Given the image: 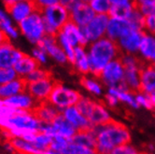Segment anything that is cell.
<instances>
[{
  "mask_svg": "<svg viewBox=\"0 0 155 154\" xmlns=\"http://www.w3.org/2000/svg\"><path fill=\"white\" fill-rule=\"evenodd\" d=\"M4 149H5V150L8 151V153H13V152L15 151V149H14V148H13V146H12V142H10L9 140L6 141V142L4 143Z\"/></svg>",
  "mask_w": 155,
  "mask_h": 154,
  "instance_id": "cell-48",
  "label": "cell"
},
{
  "mask_svg": "<svg viewBox=\"0 0 155 154\" xmlns=\"http://www.w3.org/2000/svg\"><path fill=\"white\" fill-rule=\"evenodd\" d=\"M89 5L95 15H108L110 10V0H90Z\"/></svg>",
  "mask_w": 155,
  "mask_h": 154,
  "instance_id": "cell-36",
  "label": "cell"
},
{
  "mask_svg": "<svg viewBox=\"0 0 155 154\" xmlns=\"http://www.w3.org/2000/svg\"><path fill=\"white\" fill-rule=\"evenodd\" d=\"M150 101H151L152 106H153V108L155 109V93L150 94Z\"/></svg>",
  "mask_w": 155,
  "mask_h": 154,
  "instance_id": "cell-51",
  "label": "cell"
},
{
  "mask_svg": "<svg viewBox=\"0 0 155 154\" xmlns=\"http://www.w3.org/2000/svg\"><path fill=\"white\" fill-rule=\"evenodd\" d=\"M30 55L35 59V61L38 64L39 67H44L49 63L50 57L48 56L47 52L41 49L39 46H34L31 50Z\"/></svg>",
  "mask_w": 155,
  "mask_h": 154,
  "instance_id": "cell-40",
  "label": "cell"
},
{
  "mask_svg": "<svg viewBox=\"0 0 155 154\" xmlns=\"http://www.w3.org/2000/svg\"><path fill=\"white\" fill-rule=\"evenodd\" d=\"M137 154H147V153H144V152H137Z\"/></svg>",
  "mask_w": 155,
  "mask_h": 154,
  "instance_id": "cell-52",
  "label": "cell"
},
{
  "mask_svg": "<svg viewBox=\"0 0 155 154\" xmlns=\"http://www.w3.org/2000/svg\"><path fill=\"white\" fill-rule=\"evenodd\" d=\"M143 31L144 33L155 36V15L145 17Z\"/></svg>",
  "mask_w": 155,
  "mask_h": 154,
  "instance_id": "cell-45",
  "label": "cell"
},
{
  "mask_svg": "<svg viewBox=\"0 0 155 154\" xmlns=\"http://www.w3.org/2000/svg\"><path fill=\"white\" fill-rule=\"evenodd\" d=\"M153 64V65H154V67H155V60H154V62H153L152 64Z\"/></svg>",
  "mask_w": 155,
  "mask_h": 154,
  "instance_id": "cell-53",
  "label": "cell"
},
{
  "mask_svg": "<svg viewBox=\"0 0 155 154\" xmlns=\"http://www.w3.org/2000/svg\"><path fill=\"white\" fill-rule=\"evenodd\" d=\"M74 69L82 76H87L91 74L90 62L88 58L86 47L79 46L75 48V56L74 61L71 64Z\"/></svg>",
  "mask_w": 155,
  "mask_h": 154,
  "instance_id": "cell-25",
  "label": "cell"
},
{
  "mask_svg": "<svg viewBox=\"0 0 155 154\" xmlns=\"http://www.w3.org/2000/svg\"><path fill=\"white\" fill-rule=\"evenodd\" d=\"M46 36L55 37L65 24L70 21L69 11L60 3L40 9Z\"/></svg>",
  "mask_w": 155,
  "mask_h": 154,
  "instance_id": "cell-5",
  "label": "cell"
},
{
  "mask_svg": "<svg viewBox=\"0 0 155 154\" xmlns=\"http://www.w3.org/2000/svg\"><path fill=\"white\" fill-rule=\"evenodd\" d=\"M61 114L77 130V132L91 130L93 128L88 119L79 110V108L76 106L65 108L61 112Z\"/></svg>",
  "mask_w": 155,
  "mask_h": 154,
  "instance_id": "cell-17",
  "label": "cell"
},
{
  "mask_svg": "<svg viewBox=\"0 0 155 154\" xmlns=\"http://www.w3.org/2000/svg\"><path fill=\"white\" fill-rule=\"evenodd\" d=\"M131 29L134 28L131 26L130 23L127 20H120L109 17L106 38H109L110 40L114 42H117L125 33H127Z\"/></svg>",
  "mask_w": 155,
  "mask_h": 154,
  "instance_id": "cell-21",
  "label": "cell"
},
{
  "mask_svg": "<svg viewBox=\"0 0 155 154\" xmlns=\"http://www.w3.org/2000/svg\"><path fill=\"white\" fill-rule=\"evenodd\" d=\"M34 113L36 114L37 118L41 123L48 124V123H51L59 116L61 112L56 107L53 106L51 103L47 101L38 104Z\"/></svg>",
  "mask_w": 155,
  "mask_h": 154,
  "instance_id": "cell-27",
  "label": "cell"
},
{
  "mask_svg": "<svg viewBox=\"0 0 155 154\" xmlns=\"http://www.w3.org/2000/svg\"><path fill=\"white\" fill-rule=\"evenodd\" d=\"M86 50L90 62L91 75L97 78L108 63L119 58L120 55L117 43L107 38L90 43Z\"/></svg>",
  "mask_w": 155,
  "mask_h": 154,
  "instance_id": "cell-3",
  "label": "cell"
},
{
  "mask_svg": "<svg viewBox=\"0 0 155 154\" xmlns=\"http://www.w3.org/2000/svg\"><path fill=\"white\" fill-rule=\"evenodd\" d=\"M15 149L21 154H42L43 151L38 150L32 142L24 140L23 138H12L9 140Z\"/></svg>",
  "mask_w": 155,
  "mask_h": 154,
  "instance_id": "cell-33",
  "label": "cell"
},
{
  "mask_svg": "<svg viewBox=\"0 0 155 154\" xmlns=\"http://www.w3.org/2000/svg\"><path fill=\"white\" fill-rule=\"evenodd\" d=\"M41 123L34 112L15 110L8 117L0 119V128L5 139L21 138L25 133H38Z\"/></svg>",
  "mask_w": 155,
  "mask_h": 154,
  "instance_id": "cell-2",
  "label": "cell"
},
{
  "mask_svg": "<svg viewBox=\"0 0 155 154\" xmlns=\"http://www.w3.org/2000/svg\"><path fill=\"white\" fill-rule=\"evenodd\" d=\"M0 30L8 41L17 40L21 37L17 25L13 23L6 8L2 7H0Z\"/></svg>",
  "mask_w": 155,
  "mask_h": 154,
  "instance_id": "cell-22",
  "label": "cell"
},
{
  "mask_svg": "<svg viewBox=\"0 0 155 154\" xmlns=\"http://www.w3.org/2000/svg\"><path fill=\"white\" fill-rule=\"evenodd\" d=\"M144 36V31L131 29L121 37L116 43L120 54H133L137 55L139 46Z\"/></svg>",
  "mask_w": 155,
  "mask_h": 154,
  "instance_id": "cell-12",
  "label": "cell"
},
{
  "mask_svg": "<svg viewBox=\"0 0 155 154\" xmlns=\"http://www.w3.org/2000/svg\"><path fill=\"white\" fill-rule=\"evenodd\" d=\"M62 154H96L95 150L93 149L86 148L74 143L71 139L68 140L64 146L60 150Z\"/></svg>",
  "mask_w": 155,
  "mask_h": 154,
  "instance_id": "cell-34",
  "label": "cell"
},
{
  "mask_svg": "<svg viewBox=\"0 0 155 154\" xmlns=\"http://www.w3.org/2000/svg\"><path fill=\"white\" fill-rule=\"evenodd\" d=\"M6 40H7V38H6L5 35L3 34V32L0 30V45H1L3 42H5Z\"/></svg>",
  "mask_w": 155,
  "mask_h": 154,
  "instance_id": "cell-50",
  "label": "cell"
},
{
  "mask_svg": "<svg viewBox=\"0 0 155 154\" xmlns=\"http://www.w3.org/2000/svg\"><path fill=\"white\" fill-rule=\"evenodd\" d=\"M60 3L69 11L70 21L81 28L86 26L95 16L86 0H60Z\"/></svg>",
  "mask_w": 155,
  "mask_h": 154,
  "instance_id": "cell-8",
  "label": "cell"
},
{
  "mask_svg": "<svg viewBox=\"0 0 155 154\" xmlns=\"http://www.w3.org/2000/svg\"><path fill=\"white\" fill-rule=\"evenodd\" d=\"M81 96L82 94L78 90L65 84L56 82L48 99V102L62 112L65 108L77 106Z\"/></svg>",
  "mask_w": 155,
  "mask_h": 154,
  "instance_id": "cell-7",
  "label": "cell"
},
{
  "mask_svg": "<svg viewBox=\"0 0 155 154\" xmlns=\"http://www.w3.org/2000/svg\"><path fill=\"white\" fill-rule=\"evenodd\" d=\"M95 136L96 154H109L115 148L128 144L131 141V133L126 125L117 120L92 128Z\"/></svg>",
  "mask_w": 155,
  "mask_h": 154,
  "instance_id": "cell-1",
  "label": "cell"
},
{
  "mask_svg": "<svg viewBox=\"0 0 155 154\" xmlns=\"http://www.w3.org/2000/svg\"><path fill=\"white\" fill-rule=\"evenodd\" d=\"M135 3L137 9L144 17L155 15V0H139Z\"/></svg>",
  "mask_w": 155,
  "mask_h": 154,
  "instance_id": "cell-37",
  "label": "cell"
},
{
  "mask_svg": "<svg viewBox=\"0 0 155 154\" xmlns=\"http://www.w3.org/2000/svg\"><path fill=\"white\" fill-rule=\"evenodd\" d=\"M21 36H23L33 46H38L46 36L44 21L40 10L37 9L28 18L17 25Z\"/></svg>",
  "mask_w": 155,
  "mask_h": 154,
  "instance_id": "cell-6",
  "label": "cell"
},
{
  "mask_svg": "<svg viewBox=\"0 0 155 154\" xmlns=\"http://www.w3.org/2000/svg\"><path fill=\"white\" fill-rule=\"evenodd\" d=\"M127 21L130 23L131 26L137 29V30H142L143 31V27H144V21H145V17H144L138 10L137 9V8L134 9V11L132 12V14L130 15V17L127 19Z\"/></svg>",
  "mask_w": 155,
  "mask_h": 154,
  "instance_id": "cell-41",
  "label": "cell"
},
{
  "mask_svg": "<svg viewBox=\"0 0 155 154\" xmlns=\"http://www.w3.org/2000/svg\"><path fill=\"white\" fill-rule=\"evenodd\" d=\"M140 92L151 94L155 93V67L145 64L140 74Z\"/></svg>",
  "mask_w": 155,
  "mask_h": 154,
  "instance_id": "cell-24",
  "label": "cell"
},
{
  "mask_svg": "<svg viewBox=\"0 0 155 154\" xmlns=\"http://www.w3.org/2000/svg\"><path fill=\"white\" fill-rule=\"evenodd\" d=\"M136 100H137L138 107H143L146 109H150H150H153L150 94L144 93L140 91L137 92L136 93Z\"/></svg>",
  "mask_w": 155,
  "mask_h": 154,
  "instance_id": "cell-43",
  "label": "cell"
},
{
  "mask_svg": "<svg viewBox=\"0 0 155 154\" xmlns=\"http://www.w3.org/2000/svg\"><path fill=\"white\" fill-rule=\"evenodd\" d=\"M60 32L68 38V40L72 44L74 48L79 46L87 47L89 45V43L87 42L84 37L82 28L72 23L71 21H69L68 24H65Z\"/></svg>",
  "mask_w": 155,
  "mask_h": 154,
  "instance_id": "cell-18",
  "label": "cell"
},
{
  "mask_svg": "<svg viewBox=\"0 0 155 154\" xmlns=\"http://www.w3.org/2000/svg\"><path fill=\"white\" fill-rule=\"evenodd\" d=\"M51 126L54 131V137L59 136L70 140L77 133V130L63 117L61 113L51 123Z\"/></svg>",
  "mask_w": 155,
  "mask_h": 154,
  "instance_id": "cell-26",
  "label": "cell"
},
{
  "mask_svg": "<svg viewBox=\"0 0 155 154\" xmlns=\"http://www.w3.org/2000/svg\"><path fill=\"white\" fill-rule=\"evenodd\" d=\"M144 64H145L144 63H139L124 67V84L127 89L133 93H137L140 91V74Z\"/></svg>",
  "mask_w": 155,
  "mask_h": 154,
  "instance_id": "cell-20",
  "label": "cell"
},
{
  "mask_svg": "<svg viewBox=\"0 0 155 154\" xmlns=\"http://www.w3.org/2000/svg\"><path fill=\"white\" fill-rule=\"evenodd\" d=\"M26 81L24 79L18 78L7 84L0 86V98L5 100L9 97L17 95L26 91Z\"/></svg>",
  "mask_w": 155,
  "mask_h": 154,
  "instance_id": "cell-29",
  "label": "cell"
},
{
  "mask_svg": "<svg viewBox=\"0 0 155 154\" xmlns=\"http://www.w3.org/2000/svg\"><path fill=\"white\" fill-rule=\"evenodd\" d=\"M4 104L13 110L34 112L38 103L26 91L4 100Z\"/></svg>",
  "mask_w": 155,
  "mask_h": 154,
  "instance_id": "cell-15",
  "label": "cell"
},
{
  "mask_svg": "<svg viewBox=\"0 0 155 154\" xmlns=\"http://www.w3.org/2000/svg\"><path fill=\"white\" fill-rule=\"evenodd\" d=\"M52 141V137H51L50 136L41 133V132H38L35 135L34 140H33V144L35 145V147L40 150V151H44L48 149H50L51 144Z\"/></svg>",
  "mask_w": 155,
  "mask_h": 154,
  "instance_id": "cell-38",
  "label": "cell"
},
{
  "mask_svg": "<svg viewBox=\"0 0 155 154\" xmlns=\"http://www.w3.org/2000/svg\"><path fill=\"white\" fill-rule=\"evenodd\" d=\"M38 9H42V8H45L51 6H53L55 4L59 3V0H38V1H35Z\"/></svg>",
  "mask_w": 155,
  "mask_h": 154,
  "instance_id": "cell-47",
  "label": "cell"
},
{
  "mask_svg": "<svg viewBox=\"0 0 155 154\" xmlns=\"http://www.w3.org/2000/svg\"><path fill=\"white\" fill-rule=\"evenodd\" d=\"M107 93L117 96L120 103L125 104L128 106L135 109L139 108L136 100V93H133L128 89H119V88H115V87L107 88Z\"/></svg>",
  "mask_w": 155,
  "mask_h": 154,
  "instance_id": "cell-31",
  "label": "cell"
},
{
  "mask_svg": "<svg viewBox=\"0 0 155 154\" xmlns=\"http://www.w3.org/2000/svg\"><path fill=\"white\" fill-rule=\"evenodd\" d=\"M108 21V15H95L89 24L82 27L84 37L88 43L90 44L106 38Z\"/></svg>",
  "mask_w": 155,
  "mask_h": 154,
  "instance_id": "cell-11",
  "label": "cell"
},
{
  "mask_svg": "<svg viewBox=\"0 0 155 154\" xmlns=\"http://www.w3.org/2000/svg\"><path fill=\"white\" fill-rule=\"evenodd\" d=\"M55 84H56V81L52 79V77H50V78H47L45 80L27 83L26 92H28L30 95L38 104H40L48 101Z\"/></svg>",
  "mask_w": 155,
  "mask_h": 154,
  "instance_id": "cell-13",
  "label": "cell"
},
{
  "mask_svg": "<svg viewBox=\"0 0 155 154\" xmlns=\"http://www.w3.org/2000/svg\"><path fill=\"white\" fill-rule=\"evenodd\" d=\"M50 77H51V74L47 68H45L44 67H38L30 75H28L25 79V80L26 81V83H31V82H36V81L41 80H45L47 78H50Z\"/></svg>",
  "mask_w": 155,
  "mask_h": 154,
  "instance_id": "cell-39",
  "label": "cell"
},
{
  "mask_svg": "<svg viewBox=\"0 0 155 154\" xmlns=\"http://www.w3.org/2000/svg\"><path fill=\"white\" fill-rule=\"evenodd\" d=\"M81 84L84 90L95 97L104 95V85L97 77H94L91 74L82 76L81 79Z\"/></svg>",
  "mask_w": 155,
  "mask_h": 154,
  "instance_id": "cell-30",
  "label": "cell"
},
{
  "mask_svg": "<svg viewBox=\"0 0 155 154\" xmlns=\"http://www.w3.org/2000/svg\"><path fill=\"white\" fill-rule=\"evenodd\" d=\"M110 18L127 20L136 8L135 1L131 0H110Z\"/></svg>",
  "mask_w": 155,
  "mask_h": 154,
  "instance_id": "cell-19",
  "label": "cell"
},
{
  "mask_svg": "<svg viewBox=\"0 0 155 154\" xmlns=\"http://www.w3.org/2000/svg\"><path fill=\"white\" fill-rule=\"evenodd\" d=\"M42 154H62V153H60V152H58V151H55V150H53V149H46V150H44V151L42 152Z\"/></svg>",
  "mask_w": 155,
  "mask_h": 154,
  "instance_id": "cell-49",
  "label": "cell"
},
{
  "mask_svg": "<svg viewBox=\"0 0 155 154\" xmlns=\"http://www.w3.org/2000/svg\"><path fill=\"white\" fill-rule=\"evenodd\" d=\"M137 150L136 149L134 146L131 145L130 143L119 146L109 152V154H137Z\"/></svg>",
  "mask_w": 155,
  "mask_h": 154,
  "instance_id": "cell-44",
  "label": "cell"
},
{
  "mask_svg": "<svg viewBox=\"0 0 155 154\" xmlns=\"http://www.w3.org/2000/svg\"><path fill=\"white\" fill-rule=\"evenodd\" d=\"M76 106L88 119L92 127L104 125L112 120L111 115L106 105L89 96L82 95Z\"/></svg>",
  "mask_w": 155,
  "mask_h": 154,
  "instance_id": "cell-4",
  "label": "cell"
},
{
  "mask_svg": "<svg viewBox=\"0 0 155 154\" xmlns=\"http://www.w3.org/2000/svg\"><path fill=\"white\" fill-rule=\"evenodd\" d=\"M19 77L14 68H0V86L12 81Z\"/></svg>",
  "mask_w": 155,
  "mask_h": 154,
  "instance_id": "cell-42",
  "label": "cell"
},
{
  "mask_svg": "<svg viewBox=\"0 0 155 154\" xmlns=\"http://www.w3.org/2000/svg\"><path fill=\"white\" fill-rule=\"evenodd\" d=\"M39 67L38 64L35 61L30 54L25 53V55L21 57L17 64L14 65V70L17 73L18 77L21 79H25L28 75H30L35 69Z\"/></svg>",
  "mask_w": 155,
  "mask_h": 154,
  "instance_id": "cell-28",
  "label": "cell"
},
{
  "mask_svg": "<svg viewBox=\"0 0 155 154\" xmlns=\"http://www.w3.org/2000/svg\"><path fill=\"white\" fill-rule=\"evenodd\" d=\"M38 46L43 49L48 54L50 59H52L54 62H56L59 64L64 65L66 64H69L68 57L65 53L62 50V48L58 45L56 38L53 36H45L42 40L39 42Z\"/></svg>",
  "mask_w": 155,
  "mask_h": 154,
  "instance_id": "cell-16",
  "label": "cell"
},
{
  "mask_svg": "<svg viewBox=\"0 0 155 154\" xmlns=\"http://www.w3.org/2000/svg\"><path fill=\"white\" fill-rule=\"evenodd\" d=\"M56 41L58 43V45L62 48L64 52L65 53L66 57H68V63L71 64L74 61V56H75V48L72 46V44L68 40L61 32H59L58 34L55 36Z\"/></svg>",
  "mask_w": 155,
  "mask_h": 154,
  "instance_id": "cell-35",
  "label": "cell"
},
{
  "mask_svg": "<svg viewBox=\"0 0 155 154\" xmlns=\"http://www.w3.org/2000/svg\"><path fill=\"white\" fill-rule=\"evenodd\" d=\"M139 59L144 63L150 64L155 60V36L144 33L139 51L137 53Z\"/></svg>",
  "mask_w": 155,
  "mask_h": 154,
  "instance_id": "cell-23",
  "label": "cell"
},
{
  "mask_svg": "<svg viewBox=\"0 0 155 154\" xmlns=\"http://www.w3.org/2000/svg\"><path fill=\"white\" fill-rule=\"evenodd\" d=\"M25 52L12 41L6 40L0 45V68H13Z\"/></svg>",
  "mask_w": 155,
  "mask_h": 154,
  "instance_id": "cell-14",
  "label": "cell"
},
{
  "mask_svg": "<svg viewBox=\"0 0 155 154\" xmlns=\"http://www.w3.org/2000/svg\"><path fill=\"white\" fill-rule=\"evenodd\" d=\"M103 103L108 108V107H116L120 104V101L117 96H115L111 93H106L104 94V102Z\"/></svg>",
  "mask_w": 155,
  "mask_h": 154,
  "instance_id": "cell-46",
  "label": "cell"
},
{
  "mask_svg": "<svg viewBox=\"0 0 155 154\" xmlns=\"http://www.w3.org/2000/svg\"><path fill=\"white\" fill-rule=\"evenodd\" d=\"M71 140L78 145L93 149L95 150V136L92 129L77 132Z\"/></svg>",
  "mask_w": 155,
  "mask_h": 154,
  "instance_id": "cell-32",
  "label": "cell"
},
{
  "mask_svg": "<svg viewBox=\"0 0 155 154\" xmlns=\"http://www.w3.org/2000/svg\"><path fill=\"white\" fill-rule=\"evenodd\" d=\"M149 154H154V153H152V152H151V153H149Z\"/></svg>",
  "mask_w": 155,
  "mask_h": 154,
  "instance_id": "cell-54",
  "label": "cell"
},
{
  "mask_svg": "<svg viewBox=\"0 0 155 154\" xmlns=\"http://www.w3.org/2000/svg\"><path fill=\"white\" fill-rule=\"evenodd\" d=\"M104 86L115 87L119 89H127L124 84V67L120 58L108 63L98 76Z\"/></svg>",
  "mask_w": 155,
  "mask_h": 154,
  "instance_id": "cell-9",
  "label": "cell"
},
{
  "mask_svg": "<svg viewBox=\"0 0 155 154\" xmlns=\"http://www.w3.org/2000/svg\"><path fill=\"white\" fill-rule=\"evenodd\" d=\"M4 8L13 23L19 25L38 9L36 2L30 0H5Z\"/></svg>",
  "mask_w": 155,
  "mask_h": 154,
  "instance_id": "cell-10",
  "label": "cell"
}]
</instances>
